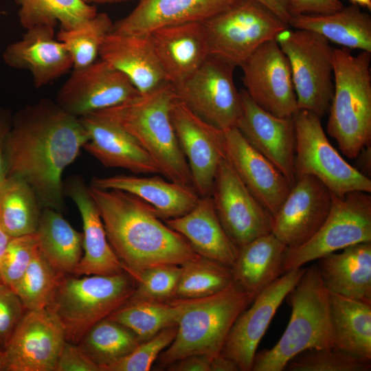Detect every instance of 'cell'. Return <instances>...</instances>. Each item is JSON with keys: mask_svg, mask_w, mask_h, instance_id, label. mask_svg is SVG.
I'll use <instances>...</instances> for the list:
<instances>
[{"mask_svg": "<svg viewBox=\"0 0 371 371\" xmlns=\"http://www.w3.org/2000/svg\"><path fill=\"white\" fill-rule=\"evenodd\" d=\"M135 287L125 271L80 278L65 275L47 308L60 319L67 341L78 344L93 325L125 304Z\"/></svg>", "mask_w": 371, "mask_h": 371, "instance_id": "7", "label": "cell"}, {"mask_svg": "<svg viewBox=\"0 0 371 371\" xmlns=\"http://www.w3.org/2000/svg\"><path fill=\"white\" fill-rule=\"evenodd\" d=\"M226 159L240 180L273 216L292 186L283 174L251 146L236 127L225 131Z\"/></svg>", "mask_w": 371, "mask_h": 371, "instance_id": "21", "label": "cell"}, {"mask_svg": "<svg viewBox=\"0 0 371 371\" xmlns=\"http://www.w3.org/2000/svg\"><path fill=\"white\" fill-rule=\"evenodd\" d=\"M5 370V361L3 351L0 349V371Z\"/></svg>", "mask_w": 371, "mask_h": 371, "instance_id": "57", "label": "cell"}, {"mask_svg": "<svg viewBox=\"0 0 371 371\" xmlns=\"http://www.w3.org/2000/svg\"><path fill=\"white\" fill-rule=\"evenodd\" d=\"M164 221L188 241L198 255L229 267L234 265L238 247L221 225L211 195L200 196L188 213Z\"/></svg>", "mask_w": 371, "mask_h": 371, "instance_id": "28", "label": "cell"}, {"mask_svg": "<svg viewBox=\"0 0 371 371\" xmlns=\"http://www.w3.org/2000/svg\"><path fill=\"white\" fill-rule=\"evenodd\" d=\"M328 296L333 347L371 360V304Z\"/></svg>", "mask_w": 371, "mask_h": 371, "instance_id": "33", "label": "cell"}, {"mask_svg": "<svg viewBox=\"0 0 371 371\" xmlns=\"http://www.w3.org/2000/svg\"><path fill=\"white\" fill-rule=\"evenodd\" d=\"M10 236L7 234V233L2 229L0 225V282H1V261L8 244V242L10 239Z\"/></svg>", "mask_w": 371, "mask_h": 371, "instance_id": "54", "label": "cell"}, {"mask_svg": "<svg viewBox=\"0 0 371 371\" xmlns=\"http://www.w3.org/2000/svg\"><path fill=\"white\" fill-rule=\"evenodd\" d=\"M235 67L209 55L192 76L175 88L178 99L199 117L223 131L236 127L242 103L234 82Z\"/></svg>", "mask_w": 371, "mask_h": 371, "instance_id": "12", "label": "cell"}, {"mask_svg": "<svg viewBox=\"0 0 371 371\" xmlns=\"http://www.w3.org/2000/svg\"><path fill=\"white\" fill-rule=\"evenodd\" d=\"M79 119L89 135L83 148L102 165L134 174H160L153 159L120 126L93 113Z\"/></svg>", "mask_w": 371, "mask_h": 371, "instance_id": "25", "label": "cell"}, {"mask_svg": "<svg viewBox=\"0 0 371 371\" xmlns=\"http://www.w3.org/2000/svg\"><path fill=\"white\" fill-rule=\"evenodd\" d=\"M330 210L317 232L301 245L288 248L284 273L355 244L371 242V196L355 191L333 195Z\"/></svg>", "mask_w": 371, "mask_h": 371, "instance_id": "11", "label": "cell"}, {"mask_svg": "<svg viewBox=\"0 0 371 371\" xmlns=\"http://www.w3.org/2000/svg\"><path fill=\"white\" fill-rule=\"evenodd\" d=\"M171 120L194 189L200 196L211 195L218 167L226 158L225 131L199 117L178 98Z\"/></svg>", "mask_w": 371, "mask_h": 371, "instance_id": "17", "label": "cell"}, {"mask_svg": "<svg viewBox=\"0 0 371 371\" xmlns=\"http://www.w3.org/2000/svg\"><path fill=\"white\" fill-rule=\"evenodd\" d=\"M139 93L124 74L100 58L74 69L58 91L55 102L79 118L120 104Z\"/></svg>", "mask_w": 371, "mask_h": 371, "instance_id": "15", "label": "cell"}, {"mask_svg": "<svg viewBox=\"0 0 371 371\" xmlns=\"http://www.w3.org/2000/svg\"><path fill=\"white\" fill-rule=\"evenodd\" d=\"M352 4L366 7L371 9V0H350Z\"/></svg>", "mask_w": 371, "mask_h": 371, "instance_id": "56", "label": "cell"}, {"mask_svg": "<svg viewBox=\"0 0 371 371\" xmlns=\"http://www.w3.org/2000/svg\"><path fill=\"white\" fill-rule=\"evenodd\" d=\"M293 16L299 14H322L341 10L340 0H286Z\"/></svg>", "mask_w": 371, "mask_h": 371, "instance_id": "48", "label": "cell"}, {"mask_svg": "<svg viewBox=\"0 0 371 371\" xmlns=\"http://www.w3.org/2000/svg\"><path fill=\"white\" fill-rule=\"evenodd\" d=\"M85 3L89 4H93V3H98V4H102V3H119L122 1H126L128 0H83Z\"/></svg>", "mask_w": 371, "mask_h": 371, "instance_id": "55", "label": "cell"}, {"mask_svg": "<svg viewBox=\"0 0 371 371\" xmlns=\"http://www.w3.org/2000/svg\"><path fill=\"white\" fill-rule=\"evenodd\" d=\"M286 371H370L371 360L335 347L311 348L288 361Z\"/></svg>", "mask_w": 371, "mask_h": 371, "instance_id": "42", "label": "cell"}, {"mask_svg": "<svg viewBox=\"0 0 371 371\" xmlns=\"http://www.w3.org/2000/svg\"><path fill=\"white\" fill-rule=\"evenodd\" d=\"M93 187L131 194L151 205L161 219L181 216L190 212L200 196L192 186L177 183L160 177L115 175L94 177Z\"/></svg>", "mask_w": 371, "mask_h": 371, "instance_id": "29", "label": "cell"}, {"mask_svg": "<svg viewBox=\"0 0 371 371\" xmlns=\"http://www.w3.org/2000/svg\"><path fill=\"white\" fill-rule=\"evenodd\" d=\"M245 90L267 112L291 117L298 110L289 60L276 40L261 45L241 65Z\"/></svg>", "mask_w": 371, "mask_h": 371, "instance_id": "16", "label": "cell"}, {"mask_svg": "<svg viewBox=\"0 0 371 371\" xmlns=\"http://www.w3.org/2000/svg\"><path fill=\"white\" fill-rule=\"evenodd\" d=\"M177 98L175 86L166 82L120 104L93 113L111 121L132 136L166 179L193 186L171 120V109Z\"/></svg>", "mask_w": 371, "mask_h": 371, "instance_id": "3", "label": "cell"}, {"mask_svg": "<svg viewBox=\"0 0 371 371\" xmlns=\"http://www.w3.org/2000/svg\"><path fill=\"white\" fill-rule=\"evenodd\" d=\"M56 371H100V370L78 344L66 341L60 350Z\"/></svg>", "mask_w": 371, "mask_h": 371, "instance_id": "47", "label": "cell"}, {"mask_svg": "<svg viewBox=\"0 0 371 371\" xmlns=\"http://www.w3.org/2000/svg\"><path fill=\"white\" fill-rule=\"evenodd\" d=\"M66 341L64 327L53 311L27 310L3 350L5 371H56Z\"/></svg>", "mask_w": 371, "mask_h": 371, "instance_id": "13", "label": "cell"}, {"mask_svg": "<svg viewBox=\"0 0 371 371\" xmlns=\"http://www.w3.org/2000/svg\"><path fill=\"white\" fill-rule=\"evenodd\" d=\"M272 11L284 22L289 25L293 16L290 5L286 0H256Z\"/></svg>", "mask_w": 371, "mask_h": 371, "instance_id": "51", "label": "cell"}, {"mask_svg": "<svg viewBox=\"0 0 371 371\" xmlns=\"http://www.w3.org/2000/svg\"><path fill=\"white\" fill-rule=\"evenodd\" d=\"M211 196L221 225L238 248L271 233L273 216L249 192L226 158L218 167Z\"/></svg>", "mask_w": 371, "mask_h": 371, "instance_id": "14", "label": "cell"}, {"mask_svg": "<svg viewBox=\"0 0 371 371\" xmlns=\"http://www.w3.org/2000/svg\"><path fill=\"white\" fill-rule=\"evenodd\" d=\"M232 282L231 267L199 255L180 265L174 298L194 299L211 295Z\"/></svg>", "mask_w": 371, "mask_h": 371, "instance_id": "39", "label": "cell"}, {"mask_svg": "<svg viewBox=\"0 0 371 371\" xmlns=\"http://www.w3.org/2000/svg\"><path fill=\"white\" fill-rule=\"evenodd\" d=\"M89 135L80 119L55 101L42 99L12 118L5 140L8 176L19 177L36 193L43 207H64L62 175Z\"/></svg>", "mask_w": 371, "mask_h": 371, "instance_id": "1", "label": "cell"}, {"mask_svg": "<svg viewBox=\"0 0 371 371\" xmlns=\"http://www.w3.org/2000/svg\"><path fill=\"white\" fill-rule=\"evenodd\" d=\"M370 61V52L333 50L334 89L326 131L350 159L371 144Z\"/></svg>", "mask_w": 371, "mask_h": 371, "instance_id": "4", "label": "cell"}, {"mask_svg": "<svg viewBox=\"0 0 371 371\" xmlns=\"http://www.w3.org/2000/svg\"><path fill=\"white\" fill-rule=\"evenodd\" d=\"M108 240L129 274L160 265H177L199 255L148 203L128 192L88 186Z\"/></svg>", "mask_w": 371, "mask_h": 371, "instance_id": "2", "label": "cell"}, {"mask_svg": "<svg viewBox=\"0 0 371 371\" xmlns=\"http://www.w3.org/2000/svg\"><path fill=\"white\" fill-rule=\"evenodd\" d=\"M293 118L295 134V181L304 175L313 176L333 195L339 198L355 191L371 192V179L347 162L333 147L319 117L308 111L299 109Z\"/></svg>", "mask_w": 371, "mask_h": 371, "instance_id": "10", "label": "cell"}, {"mask_svg": "<svg viewBox=\"0 0 371 371\" xmlns=\"http://www.w3.org/2000/svg\"><path fill=\"white\" fill-rule=\"evenodd\" d=\"M180 265H160L130 274L135 282L134 291L126 303L166 302L175 297Z\"/></svg>", "mask_w": 371, "mask_h": 371, "instance_id": "43", "label": "cell"}, {"mask_svg": "<svg viewBox=\"0 0 371 371\" xmlns=\"http://www.w3.org/2000/svg\"><path fill=\"white\" fill-rule=\"evenodd\" d=\"M177 326L166 328L140 342L129 354L103 368L101 371H148L160 354L174 340Z\"/></svg>", "mask_w": 371, "mask_h": 371, "instance_id": "44", "label": "cell"}, {"mask_svg": "<svg viewBox=\"0 0 371 371\" xmlns=\"http://www.w3.org/2000/svg\"><path fill=\"white\" fill-rule=\"evenodd\" d=\"M149 34L166 81L175 88L192 76L210 55L202 22L165 26Z\"/></svg>", "mask_w": 371, "mask_h": 371, "instance_id": "23", "label": "cell"}, {"mask_svg": "<svg viewBox=\"0 0 371 371\" xmlns=\"http://www.w3.org/2000/svg\"><path fill=\"white\" fill-rule=\"evenodd\" d=\"M12 115L7 109L0 108V185L8 177L5 140L12 124Z\"/></svg>", "mask_w": 371, "mask_h": 371, "instance_id": "50", "label": "cell"}, {"mask_svg": "<svg viewBox=\"0 0 371 371\" xmlns=\"http://www.w3.org/2000/svg\"><path fill=\"white\" fill-rule=\"evenodd\" d=\"M140 342L130 329L106 317L93 325L77 344L101 371L129 354Z\"/></svg>", "mask_w": 371, "mask_h": 371, "instance_id": "38", "label": "cell"}, {"mask_svg": "<svg viewBox=\"0 0 371 371\" xmlns=\"http://www.w3.org/2000/svg\"><path fill=\"white\" fill-rule=\"evenodd\" d=\"M305 268L283 273L262 290L253 304L238 316L225 341L221 354L234 361L240 371H251L258 344L278 308L302 276Z\"/></svg>", "mask_w": 371, "mask_h": 371, "instance_id": "18", "label": "cell"}, {"mask_svg": "<svg viewBox=\"0 0 371 371\" xmlns=\"http://www.w3.org/2000/svg\"><path fill=\"white\" fill-rule=\"evenodd\" d=\"M2 58L6 65L28 71L35 87H42L73 67L72 58L63 43L54 37V27L26 30L21 39L8 44Z\"/></svg>", "mask_w": 371, "mask_h": 371, "instance_id": "22", "label": "cell"}, {"mask_svg": "<svg viewBox=\"0 0 371 371\" xmlns=\"http://www.w3.org/2000/svg\"><path fill=\"white\" fill-rule=\"evenodd\" d=\"M288 247L272 233L240 247L231 267L232 280L254 299L283 273Z\"/></svg>", "mask_w": 371, "mask_h": 371, "instance_id": "31", "label": "cell"}, {"mask_svg": "<svg viewBox=\"0 0 371 371\" xmlns=\"http://www.w3.org/2000/svg\"><path fill=\"white\" fill-rule=\"evenodd\" d=\"M38 249L36 234L10 238L1 264V282L13 289Z\"/></svg>", "mask_w": 371, "mask_h": 371, "instance_id": "45", "label": "cell"}, {"mask_svg": "<svg viewBox=\"0 0 371 371\" xmlns=\"http://www.w3.org/2000/svg\"><path fill=\"white\" fill-rule=\"evenodd\" d=\"M101 60L124 74L140 93L167 82L150 34L110 32L100 47Z\"/></svg>", "mask_w": 371, "mask_h": 371, "instance_id": "27", "label": "cell"}, {"mask_svg": "<svg viewBox=\"0 0 371 371\" xmlns=\"http://www.w3.org/2000/svg\"><path fill=\"white\" fill-rule=\"evenodd\" d=\"M38 249L58 272L74 275L82 254V233L75 229L60 212L43 207L36 232Z\"/></svg>", "mask_w": 371, "mask_h": 371, "instance_id": "34", "label": "cell"}, {"mask_svg": "<svg viewBox=\"0 0 371 371\" xmlns=\"http://www.w3.org/2000/svg\"><path fill=\"white\" fill-rule=\"evenodd\" d=\"M19 7V21L25 29L37 26L74 28L97 14L95 6L83 0H14Z\"/></svg>", "mask_w": 371, "mask_h": 371, "instance_id": "36", "label": "cell"}, {"mask_svg": "<svg viewBox=\"0 0 371 371\" xmlns=\"http://www.w3.org/2000/svg\"><path fill=\"white\" fill-rule=\"evenodd\" d=\"M332 200L331 192L317 178L297 179L273 216L271 233L288 248L301 245L324 223Z\"/></svg>", "mask_w": 371, "mask_h": 371, "instance_id": "19", "label": "cell"}, {"mask_svg": "<svg viewBox=\"0 0 371 371\" xmlns=\"http://www.w3.org/2000/svg\"><path fill=\"white\" fill-rule=\"evenodd\" d=\"M27 310L15 291L0 282V349L4 350Z\"/></svg>", "mask_w": 371, "mask_h": 371, "instance_id": "46", "label": "cell"}, {"mask_svg": "<svg viewBox=\"0 0 371 371\" xmlns=\"http://www.w3.org/2000/svg\"><path fill=\"white\" fill-rule=\"evenodd\" d=\"M242 112L236 128L256 150L268 159L293 186L295 182V134L293 117H280L256 104L240 91Z\"/></svg>", "mask_w": 371, "mask_h": 371, "instance_id": "20", "label": "cell"}, {"mask_svg": "<svg viewBox=\"0 0 371 371\" xmlns=\"http://www.w3.org/2000/svg\"><path fill=\"white\" fill-rule=\"evenodd\" d=\"M0 14H3V12L0 10Z\"/></svg>", "mask_w": 371, "mask_h": 371, "instance_id": "58", "label": "cell"}, {"mask_svg": "<svg viewBox=\"0 0 371 371\" xmlns=\"http://www.w3.org/2000/svg\"><path fill=\"white\" fill-rule=\"evenodd\" d=\"M353 166L359 172L366 177L370 179L371 175V146H366L359 153Z\"/></svg>", "mask_w": 371, "mask_h": 371, "instance_id": "52", "label": "cell"}, {"mask_svg": "<svg viewBox=\"0 0 371 371\" xmlns=\"http://www.w3.org/2000/svg\"><path fill=\"white\" fill-rule=\"evenodd\" d=\"M180 300L182 312L175 337L159 356L166 367L192 355L221 354L235 320L253 301L233 280L213 295Z\"/></svg>", "mask_w": 371, "mask_h": 371, "instance_id": "6", "label": "cell"}, {"mask_svg": "<svg viewBox=\"0 0 371 371\" xmlns=\"http://www.w3.org/2000/svg\"><path fill=\"white\" fill-rule=\"evenodd\" d=\"M65 274L56 270L39 249L19 282L12 289L26 310L47 308Z\"/></svg>", "mask_w": 371, "mask_h": 371, "instance_id": "41", "label": "cell"}, {"mask_svg": "<svg viewBox=\"0 0 371 371\" xmlns=\"http://www.w3.org/2000/svg\"><path fill=\"white\" fill-rule=\"evenodd\" d=\"M66 192L76 205L83 226V254L74 275H110L124 271L111 247L97 205L80 177L67 183Z\"/></svg>", "mask_w": 371, "mask_h": 371, "instance_id": "26", "label": "cell"}, {"mask_svg": "<svg viewBox=\"0 0 371 371\" xmlns=\"http://www.w3.org/2000/svg\"><path fill=\"white\" fill-rule=\"evenodd\" d=\"M213 357L207 355H192L168 365L166 368L170 371H210Z\"/></svg>", "mask_w": 371, "mask_h": 371, "instance_id": "49", "label": "cell"}, {"mask_svg": "<svg viewBox=\"0 0 371 371\" xmlns=\"http://www.w3.org/2000/svg\"><path fill=\"white\" fill-rule=\"evenodd\" d=\"M287 297L291 306L289 324L273 347L256 352L251 371H282L304 350L333 347L328 291L317 265L305 268Z\"/></svg>", "mask_w": 371, "mask_h": 371, "instance_id": "5", "label": "cell"}, {"mask_svg": "<svg viewBox=\"0 0 371 371\" xmlns=\"http://www.w3.org/2000/svg\"><path fill=\"white\" fill-rule=\"evenodd\" d=\"M276 41L291 67L297 108L320 118L328 113L333 95V50L314 32L287 27Z\"/></svg>", "mask_w": 371, "mask_h": 371, "instance_id": "8", "label": "cell"}, {"mask_svg": "<svg viewBox=\"0 0 371 371\" xmlns=\"http://www.w3.org/2000/svg\"><path fill=\"white\" fill-rule=\"evenodd\" d=\"M210 371H240L237 364L221 353L214 357Z\"/></svg>", "mask_w": 371, "mask_h": 371, "instance_id": "53", "label": "cell"}, {"mask_svg": "<svg viewBox=\"0 0 371 371\" xmlns=\"http://www.w3.org/2000/svg\"><path fill=\"white\" fill-rule=\"evenodd\" d=\"M289 25L317 33L344 48L371 53V17L357 5L328 14L295 15Z\"/></svg>", "mask_w": 371, "mask_h": 371, "instance_id": "32", "label": "cell"}, {"mask_svg": "<svg viewBox=\"0 0 371 371\" xmlns=\"http://www.w3.org/2000/svg\"><path fill=\"white\" fill-rule=\"evenodd\" d=\"M113 23L106 13H97L82 24L60 30L57 39L69 52L74 69L87 67L97 60L106 36L111 32Z\"/></svg>", "mask_w": 371, "mask_h": 371, "instance_id": "40", "label": "cell"}, {"mask_svg": "<svg viewBox=\"0 0 371 371\" xmlns=\"http://www.w3.org/2000/svg\"><path fill=\"white\" fill-rule=\"evenodd\" d=\"M241 0H139L125 17L113 23V32L148 34L172 25L203 22Z\"/></svg>", "mask_w": 371, "mask_h": 371, "instance_id": "24", "label": "cell"}, {"mask_svg": "<svg viewBox=\"0 0 371 371\" xmlns=\"http://www.w3.org/2000/svg\"><path fill=\"white\" fill-rule=\"evenodd\" d=\"M341 250L318 259L324 287L328 292L371 304V242Z\"/></svg>", "mask_w": 371, "mask_h": 371, "instance_id": "30", "label": "cell"}, {"mask_svg": "<svg viewBox=\"0 0 371 371\" xmlns=\"http://www.w3.org/2000/svg\"><path fill=\"white\" fill-rule=\"evenodd\" d=\"M181 312V300L173 298L166 302L126 303L108 318L126 326L144 341L166 328L177 326Z\"/></svg>", "mask_w": 371, "mask_h": 371, "instance_id": "37", "label": "cell"}, {"mask_svg": "<svg viewBox=\"0 0 371 371\" xmlns=\"http://www.w3.org/2000/svg\"><path fill=\"white\" fill-rule=\"evenodd\" d=\"M202 23L210 55L235 67H240L261 45L276 40L289 27L256 0H241Z\"/></svg>", "mask_w": 371, "mask_h": 371, "instance_id": "9", "label": "cell"}, {"mask_svg": "<svg viewBox=\"0 0 371 371\" xmlns=\"http://www.w3.org/2000/svg\"><path fill=\"white\" fill-rule=\"evenodd\" d=\"M42 210L36 193L22 179L8 176L0 185V225L11 238L35 234Z\"/></svg>", "mask_w": 371, "mask_h": 371, "instance_id": "35", "label": "cell"}]
</instances>
